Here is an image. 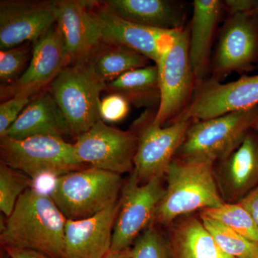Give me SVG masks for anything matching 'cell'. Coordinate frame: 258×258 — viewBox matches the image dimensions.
Here are the masks:
<instances>
[{"instance_id": "obj_24", "label": "cell", "mask_w": 258, "mask_h": 258, "mask_svg": "<svg viewBox=\"0 0 258 258\" xmlns=\"http://www.w3.org/2000/svg\"><path fill=\"white\" fill-rule=\"evenodd\" d=\"M88 60L96 74L109 83L125 73L149 66L150 60L126 47L101 42Z\"/></svg>"}, {"instance_id": "obj_3", "label": "cell", "mask_w": 258, "mask_h": 258, "mask_svg": "<svg viewBox=\"0 0 258 258\" xmlns=\"http://www.w3.org/2000/svg\"><path fill=\"white\" fill-rule=\"evenodd\" d=\"M123 184L120 174L90 166L58 176L49 195L67 220H83L116 203Z\"/></svg>"}, {"instance_id": "obj_26", "label": "cell", "mask_w": 258, "mask_h": 258, "mask_svg": "<svg viewBox=\"0 0 258 258\" xmlns=\"http://www.w3.org/2000/svg\"><path fill=\"white\" fill-rule=\"evenodd\" d=\"M200 212L258 244L257 226L240 203H225L219 208L206 209Z\"/></svg>"}, {"instance_id": "obj_5", "label": "cell", "mask_w": 258, "mask_h": 258, "mask_svg": "<svg viewBox=\"0 0 258 258\" xmlns=\"http://www.w3.org/2000/svg\"><path fill=\"white\" fill-rule=\"evenodd\" d=\"M0 139L2 162L32 180L45 174L58 177L90 167L79 160L74 144L62 137L36 136L20 140Z\"/></svg>"}, {"instance_id": "obj_15", "label": "cell", "mask_w": 258, "mask_h": 258, "mask_svg": "<svg viewBox=\"0 0 258 258\" xmlns=\"http://www.w3.org/2000/svg\"><path fill=\"white\" fill-rule=\"evenodd\" d=\"M69 64L63 37L55 23L33 43L28 69L14 83L2 88V96L9 98L17 95L32 97L51 84Z\"/></svg>"}, {"instance_id": "obj_11", "label": "cell", "mask_w": 258, "mask_h": 258, "mask_svg": "<svg viewBox=\"0 0 258 258\" xmlns=\"http://www.w3.org/2000/svg\"><path fill=\"white\" fill-rule=\"evenodd\" d=\"M138 136L134 128L120 130L102 120L77 137L76 154L83 164L122 175L132 173Z\"/></svg>"}, {"instance_id": "obj_14", "label": "cell", "mask_w": 258, "mask_h": 258, "mask_svg": "<svg viewBox=\"0 0 258 258\" xmlns=\"http://www.w3.org/2000/svg\"><path fill=\"white\" fill-rule=\"evenodd\" d=\"M56 1L2 0L0 48L35 43L56 23Z\"/></svg>"}, {"instance_id": "obj_6", "label": "cell", "mask_w": 258, "mask_h": 258, "mask_svg": "<svg viewBox=\"0 0 258 258\" xmlns=\"http://www.w3.org/2000/svg\"><path fill=\"white\" fill-rule=\"evenodd\" d=\"M258 113V106L203 120H192L175 157L216 164L242 143Z\"/></svg>"}, {"instance_id": "obj_25", "label": "cell", "mask_w": 258, "mask_h": 258, "mask_svg": "<svg viewBox=\"0 0 258 258\" xmlns=\"http://www.w3.org/2000/svg\"><path fill=\"white\" fill-rule=\"evenodd\" d=\"M200 219L213 237L217 245L225 253L234 258L258 257V244L247 240L221 222L200 212Z\"/></svg>"}, {"instance_id": "obj_31", "label": "cell", "mask_w": 258, "mask_h": 258, "mask_svg": "<svg viewBox=\"0 0 258 258\" xmlns=\"http://www.w3.org/2000/svg\"><path fill=\"white\" fill-rule=\"evenodd\" d=\"M31 97L17 95L0 105V137H3L21 114L30 102Z\"/></svg>"}, {"instance_id": "obj_21", "label": "cell", "mask_w": 258, "mask_h": 258, "mask_svg": "<svg viewBox=\"0 0 258 258\" xmlns=\"http://www.w3.org/2000/svg\"><path fill=\"white\" fill-rule=\"evenodd\" d=\"M166 227L171 258H234L219 247L200 216L184 215Z\"/></svg>"}, {"instance_id": "obj_37", "label": "cell", "mask_w": 258, "mask_h": 258, "mask_svg": "<svg viewBox=\"0 0 258 258\" xmlns=\"http://www.w3.org/2000/svg\"><path fill=\"white\" fill-rule=\"evenodd\" d=\"M255 11L257 12V13L258 14V5H257V7L255 8ZM257 69H258V66H257Z\"/></svg>"}, {"instance_id": "obj_34", "label": "cell", "mask_w": 258, "mask_h": 258, "mask_svg": "<svg viewBox=\"0 0 258 258\" xmlns=\"http://www.w3.org/2000/svg\"><path fill=\"white\" fill-rule=\"evenodd\" d=\"M10 258H50L41 252L32 249L3 247Z\"/></svg>"}, {"instance_id": "obj_30", "label": "cell", "mask_w": 258, "mask_h": 258, "mask_svg": "<svg viewBox=\"0 0 258 258\" xmlns=\"http://www.w3.org/2000/svg\"><path fill=\"white\" fill-rule=\"evenodd\" d=\"M130 109V103L117 93H109L101 99L100 105L101 119L108 123H116L124 119Z\"/></svg>"}, {"instance_id": "obj_10", "label": "cell", "mask_w": 258, "mask_h": 258, "mask_svg": "<svg viewBox=\"0 0 258 258\" xmlns=\"http://www.w3.org/2000/svg\"><path fill=\"white\" fill-rule=\"evenodd\" d=\"M258 66V14H230L220 31L212 61V79L221 82L232 73L244 74Z\"/></svg>"}, {"instance_id": "obj_39", "label": "cell", "mask_w": 258, "mask_h": 258, "mask_svg": "<svg viewBox=\"0 0 258 258\" xmlns=\"http://www.w3.org/2000/svg\"><path fill=\"white\" fill-rule=\"evenodd\" d=\"M256 258H258V257H256Z\"/></svg>"}, {"instance_id": "obj_9", "label": "cell", "mask_w": 258, "mask_h": 258, "mask_svg": "<svg viewBox=\"0 0 258 258\" xmlns=\"http://www.w3.org/2000/svg\"><path fill=\"white\" fill-rule=\"evenodd\" d=\"M165 176L139 182L132 171L120 197L111 250L131 248L142 232L152 227L156 210L165 193Z\"/></svg>"}, {"instance_id": "obj_2", "label": "cell", "mask_w": 258, "mask_h": 258, "mask_svg": "<svg viewBox=\"0 0 258 258\" xmlns=\"http://www.w3.org/2000/svg\"><path fill=\"white\" fill-rule=\"evenodd\" d=\"M214 165L174 158L165 174V193L152 226H167L178 217L224 205Z\"/></svg>"}, {"instance_id": "obj_7", "label": "cell", "mask_w": 258, "mask_h": 258, "mask_svg": "<svg viewBox=\"0 0 258 258\" xmlns=\"http://www.w3.org/2000/svg\"><path fill=\"white\" fill-rule=\"evenodd\" d=\"M189 27L176 30L167 52L157 64L161 100L154 123L164 126L173 123L189 104L196 89L189 59Z\"/></svg>"}, {"instance_id": "obj_18", "label": "cell", "mask_w": 258, "mask_h": 258, "mask_svg": "<svg viewBox=\"0 0 258 258\" xmlns=\"http://www.w3.org/2000/svg\"><path fill=\"white\" fill-rule=\"evenodd\" d=\"M119 208L118 200L94 216L83 220H67L64 227L66 257H104L111 249Z\"/></svg>"}, {"instance_id": "obj_22", "label": "cell", "mask_w": 258, "mask_h": 258, "mask_svg": "<svg viewBox=\"0 0 258 258\" xmlns=\"http://www.w3.org/2000/svg\"><path fill=\"white\" fill-rule=\"evenodd\" d=\"M108 9L127 21L159 30L184 28V13L181 4L169 0H108Z\"/></svg>"}, {"instance_id": "obj_29", "label": "cell", "mask_w": 258, "mask_h": 258, "mask_svg": "<svg viewBox=\"0 0 258 258\" xmlns=\"http://www.w3.org/2000/svg\"><path fill=\"white\" fill-rule=\"evenodd\" d=\"M30 42L0 51V81L3 84H12L19 79L20 72L28 60Z\"/></svg>"}, {"instance_id": "obj_8", "label": "cell", "mask_w": 258, "mask_h": 258, "mask_svg": "<svg viewBox=\"0 0 258 258\" xmlns=\"http://www.w3.org/2000/svg\"><path fill=\"white\" fill-rule=\"evenodd\" d=\"M156 112L147 111L134 124L138 144L133 172L142 184L165 176L192 122L178 121L160 126L154 123Z\"/></svg>"}, {"instance_id": "obj_1", "label": "cell", "mask_w": 258, "mask_h": 258, "mask_svg": "<svg viewBox=\"0 0 258 258\" xmlns=\"http://www.w3.org/2000/svg\"><path fill=\"white\" fill-rule=\"evenodd\" d=\"M67 219L50 195L30 187L20 197L0 235L3 247L37 251L50 258H67Z\"/></svg>"}, {"instance_id": "obj_17", "label": "cell", "mask_w": 258, "mask_h": 258, "mask_svg": "<svg viewBox=\"0 0 258 258\" xmlns=\"http://www.w3.org/2000/svg\"><path fill=\"white\" fill-rule=\"evenodd\" d=\"M91 3L83 0L56 1V25L63 37L69 64L88 58L101 42Z\"/></svg>"}, {"instance_id": "obj_36", "label": "cell", "mask_w": 258, "mask_h": 258, "mask_svg": "<svg viewBox=\"0 0 258 258\" xmlns=\"http://www.w3.org/2000/svg\"><path fill=\"white\" fill-rule=\"evenodd\" d=\"M251 129L258 132V113L255 115L253 120H252V124H251Z\"/></svg>"}, {"instance_id": "obj_27", "label": "cell", "mask_w": 258, "mask_h": 258, "mask_svg": "<svg viewBox=\"0 0 258 258\" xmlns=\"http://www.w3.org/2000/svg\"><path fill=\"white\" fill-rule=\"evenodd\" d=\"M32 186L31 178L0 161V210L7 218L20 197Z\"/></svg>"}, {"instance_id": "obj_13", "label": "cell", "mask_w": 258, "mask_h": 258, "mask_svg": "<svg viewBox=\"0 0 258 258\" xmlns=\"http://www.w3.org/2000/svg\"><path fill=\"white\" fill-rule=\"evenodd\" d=\"M92 11L101 31V42L126 47L157 64L174 40L176 30H159L127 21L103 2L92 1Z\"/></svg>"}, {"instance_id": "obj_20", "label": "cell", "mask_w": 258, "mask_h": 258, "mask_svg": "<svg viewBox=\"0 0 258 258\" xmlns=\"http://www.w3.org/2000/svg\"><path fill=\"white\" fill-rule=\"evenodd\" d=\"M71 135L67 121L49 92L40 93L29 103L6 133L0 137L20 140L36 136Z\"/></svg>"}, {"instance_id": "obj_23", "label": "cell", "mask_w": 258, "mask_h": 258, "mask_svg": "<svg viewBox=\"0 0 258 258\" xmlns=\"http://www.w3.org/2000/svg\"><path fill=\"white\" fill-rule=\"evenodd\" d=\"M106 91L124 97L137 108L158 106L161 100L159 69L157 64L125 73L106 83Z\"/></svg>"}, {"instance_id": "obj_38", "label": "cell", "mask_w": 258, "mask_h": 258, "mask_svg": "<svg viewBox=\"0 0 258 258\" xmlns=\"http://www.w3.org/2000/svg\"><path fill=\"white\" fill-rule=\"evenodd\" d=\"M1 258H7V257H5V255H3V254H2Z\"/></svg>"}, {"instance_id": "obj_19", "label": "cell", "mask_w": 258, "mask_h": 258, "mask_svg": "<svg viewBox=\"0 0 258 258\" xmlns=\"http://www.w3.org/2000/svg\"><path fill=\"white\" fill-rule=\"evenodd\" d=\"M223 3L219 0H195L189 25V59L196 88L206 81L210 69L212 42Z\"/></svg>"}, {"instance_id": "obj_33", "label": "cell", "mask_w": 258, "mask_h": 258, "mask_svg": "<svg viewBox=\"0 0 258 258\" xmlns=\"http://www.w3.org/2000/svg\"><path fill=\"white\" fill-rule=\"evenodd\" d=\"M238 203L248 212L258 227V186Z\"/></svg>"}, {"instance_id": "obj_35", "label": "cell", "mask_w": 258, "mask_h": 258, "mask_svg": "<svg viewBox=\"0 0 258 258\" xmlns=\"http://www.w3.org/2000/svg\"><path fill=\"white\" fill-rule=\"evenodd\" d=\"M103 258H133L132 247L123 250H110Z\"/></svg>"}, {"instance_id": "obj_32", "label": "cell", "mask_w": 258, "mask_h": 258, "mask_svg": "<svg viewBox=\"0 0 258 258\" xmlns=\"http://www.w3.org/2000/svg\"><path fill=\"white\" fill-rule=\"evenodd\" d=\"M222 3L224 8L228 10L230 14L252 11L258 5V1L255 0H226Z\"/></svg>"}, {"instance_id": "obj_12", "label": "cell", "mask_w": 258, "mask_h": 258, "mask_svg": "<svg viewBox=\"0 0 258 258\" xmlns=\"http://www.w3.org/2000/svg\"><path fill=\"white\" fill-rule=\"evenodd\" d=\"M257 106L258 74L227 83L210 79L196 88L189 104L173 123L208 120Z\"/></svg>"}, {"instance_id": "obj_4", "label": "cell", "mask_w": 258, "mask_h": 258, "mask_svg": "<svg viewBox=\"0 0 258 258\" xmlns=\"http://www.w3.org/2000/svg\"><path fill=\"white\" fill-rule=\"evenodd\" d=\"M106 88V83L96 74L88 58L68 64L51 83L50 93L71 135L77 138L101 120V93Z\"/></svg>"}, {"instance_id": "obj_16", "label": "cell", "mask_w": 258, "mask_h": 258, "mask_svg": "<svg viewBox=\"0 0 258 258\" xmlns=\"http://www.w3.org/2000/svg\"><path fill=\"white\" fill-rule=\"evenodd\" d=\"M219 191L225 203H238L258 186V132L249 129L242 143L214 165Z\"/></svg>"}, {"instance_id": "obj_28", "label": "cell", "mask_w": 258, "mask_h": 258, "mask_svg": "<svg viewBox=\"0 0 258 258\" xmlns=\"http://www.w3.org/2000/svg\"><path fill=\"white\" fill-rule=\"evenodd\" d=\"M132 252L133 258H171L165 236L154 226L141 234L134 242Z\"/></svg>"}]
</instances>
